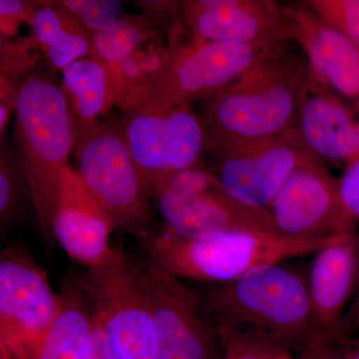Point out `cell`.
Masks as SVG:
<instances>
[{"mask_svg": "<svg viewBox=\"0 0 359 359\" xmlns=\"http://www.w3.org/2000/svg\"><path fill=\"white\" fill-rule=\"evenodd\" d=\"M359 335V290L351 299L340 327V344Z\"/></svg>", "mask_w": 359, "mask_h": 359, "instance_id": "cell-29", "label": "cell"}, {"mask_svg": "<svg viewBox=\"0 0 359 359\" xmlns=\"http://www.w3.org/2000/svg\"><path fill=\"white\" fill-rule=\"evenodd\" d=\"M94 359H116L111 353L109 346L106 342L105 337L101 332L95 320V355Z\"/></svg>", "mask_w": 359, "mask_h": 359, "instance_id": "cell-31", "label": "cell"}, {"mask_svg": "<svg viewBox=\"0 0 359 359\" xmlns=\"http://www.w3.org/2000/svg\"><path fill=\"white\" fill-rule=\"evenodd\" d=\"M149 34L146 20L139 18H121L115 25L93 35V56L107 66L113 92L119 84L123 69L137 47Z\"/></svg>", "mask_w": 359, "mask_h": 359, "instance_id": "cell-22", "label": "cell"}, {"mask_svg": "<svg viewBox=\"0 0 359 359\" xmlns=\"http://www.w3.org/2000/svg\"><path fill=\"white\" fill-rule=\"evenodd\" d=\"M224 359H299L294 354L257 340L223 334Z\"/></svg>", "mask_w": 359, "mask_h": 359, "instance_id": "cell-27", "label": "cell"}, {"mask_svg": "<svg viewBox=\"0 0 359 359\" xmlns=\"http://www.w3.org/2000/svg\"><path fill=\"white\" fill-rule=\"evenodd\" d=\"M330 359H359V335L342 342Z\"/></svg>", "mask_w": 359, "mask_h": 359, "instance_id": "cell-30", "label": "cell"}, {"mask_svg": "<svg viewBox=\"0 0 359 359\" xmlns=\"http://www.w3.org/2000/svg\"><path fill=\"white\" fill-rule=\"evenodd\" d=\"M128 263L152 309L159 359H224L223 334L202 297L146 255H128Z\"/></svg>", "mask_w": 359, "mask_h": 359, "instance_id": "cell-6", "label": "cell"}, {"mask_svg": "<svg viewBox=\"0 0 359 359\" xmlns=\"http://www.w3.org/2000/svg\"><path fill=\"white\" fill-rule=\"evenodd\" d=\"M358 252H359V237H358Z\"/></svg>", "mask_w": 359, "mask_h": 359, "instance_id": "cell-33", "label": "cell"}, {"mask_svg": "<svg viewBox=\"0 0 359 359\" xmlns=\"http://www.w3.org/2000/svg\"><path fill=\"white\" fill-rule=\"evenodd\" d=\"M32 202L29 185L21 161H15L1 149L0 157V228L2 233L20 219L26 201Z\"/></svg>", "mask_w": 359, "mask_h": 359, "instance_id": "cell-23", "label": "cell"}, {"mask_svg": "<svg viewBox=\"0 0 359 359\" xmlns=\"http://www.w3.org/2000/svg\"><path fill=\"white\" fill-rule=\"evenodd\" d=\"M128 113L125 134L153 198L175 174L199 164L208 133L187 104L151 101Z\"/></svg>", "mask_w": 359, "mask_h": 359, "instance_id": "cell-8", "label": "cell"}, {"mask_svg": "<svg viewBox=\"0 0 359 359\" xmlns=\"http://www.w3.org/2000/svg\"><path fill=\"white\" fill-rule=\"evenodd\" d=\"M30 26L36 44L59 70L93 55V35L57 1L37 2Z\"/></svg>", "mask_w": 359, "mask_h": 359, "instance_id": "cell-20", "label": "cell"}, {"mask_svg": "<svg viewBox=\"0 0 359 359\" xmlns=\"http://www.w3.org/2000/svg\"><path fill=\"white\" fill-rule=\"evenodd\" d=\"M66 97L76 116L77 140L94 125L97 118L114 102L109 70L95 56L78 59L62 70Z\"/></svg>", "mask_w": 359, "mask_h": 359, "instance_id": "cell-21", "label": "cell"}, {"mask_svg": "<svg viewBox=\"0 0 359 359\" xmlns=\"http://www.w3.org/2000/svg\"><path fill=\"white\" fill-rule=\"evenodd\" d=\"M278 52V48L256 45L195 40L172 53L143 87L133 108L151 101L188 105L197 99L212 98Z\"/></svg>", "mask_w": 359, "mask_h": 359, "instance_id": "cell-9", "label": "cell"}, {"mask_svg": "<svg viewBox=\"0 0 359 359\" xmlns=\"http://www.w3.org/2000/svg\"><path fill=\"white\" fill-rule=\"evenodd\" d=\"M114 229L112 219L90 194L78 172L65 168L53 235L68 256L87 268L102 263L112 250L109 240Z\"/></svg>", "mask_w": 359, "mask_h": 359, "instance_id": "cell-16", "label": "cell"}, {"mask_svg": "<svg viewBox=\"0 0 359 359\" xmlns=\"http://www.w3.org/2000/svg\"><path fill=\"white\" fill-rule=\"evenodd\" d=\"M294 129L318 159L349 163L358 157V124L353 113L314 83L302 104Z\"/></svg>", "mask_w": 359, "mask_h": 359, "instance_id": "cell-18", "label": "cell"}, {"mask_svg": "<svg viewBox=\"0 0 359 359\" xmlns=\"http://www.w3.org/2000/svg\"><path fill=\"white\" fill-rule=\"evenodd\" d=\"M311 316L299 359H330L359 280L356 233L314 254L309 275Z\"/></svg>", "mask_w": 359, "mask_h": 359, "instance_id": "cell-11", "label": "cell"}, {"mask_svg": "<svg viewBox=\"0 0 359 359\" xmlns=\"http://www.w3.org/2000/svg\"><path fill=\"white\" fill-rule=\"evenodd\" d=\"M35 6L21 0H0V27L1 37H11L18 32V26L26 22L32 25Z\"/></svg>", "mask_w": 359, "mask_h": 359, "instance_id": "cell-28", "label": "cell"}, {"mask_svg": "<svg viewBox=\"0 0 359 359\" xmlns=\"http://www.w3.org/2000/svg\"><path fill=\"white\" fill-rule=\"evenodd\" d=\"M304 4L359 46V0H309Z\"/></svg>", "mask_w": 359, "mask_h": 359, "instance_id": "cell-25", "label": "cell"}, {"mask_svg": "<svg viewBox=\"0 0 359 359\" xmlns=\"http://www.w3.org/2000/svg\"><path fill=\"white\" fill-rule=\"evenodd\" d=\"M152 199L166 223L165 226L180 238H199L235 231L278 233L269 210L236 202L219 184L196 195L162 189Z\"/></svg>", "mask_w": 359, "mask_h": 359, "instance_id": "cell-15", "label": "cell"}, {"mask_svg": "<svg viewBox=\"0 0 359 359\" xmlns=\"http://www.w3.org/2000/svg\"><path fill=\"white\" fill-rule=\"evenodd\" d=\"M60 309L32 359H94L95 318L79 276L63 285Z\"/></svg>", "mask_w": 359, "mask_h": 359, "instance_id": "cell-19", "label": "cell"}, {"mask_svg": "<svg viewBox=\"0 0 359 359\" xmlns=\"http://www.w3.org/2000/svg\"><path fill=\"white\" fill-rule=\"evenodd\" d=\"M198 294L222 334L264 342L299 358L311 316L309 275L301 269L285 262L262 264Z\"/></svg>", "mask_w": 359, "mask_h": 359, "instance_id": "cell-1", "label": "cell"}, {"mask_svg": "<svg viewBox=\"0 0 359 359\" xmlns=\"http://www.w3.org/2000/svg\"><path fill=\"white\" fill-rule=\"evenodd\" d=\"M290 39L308 55L321 83L354 100L359 98V46L328 25L306 4L283 9Z\"/></svg>", "mask_w": 359, "mask_h": 359, "instance_id": "cell-17", "label": "cell"}, {"mask_svg": "<svg viewBox=\"0 0 359 359\" xmlns=\"http://www.w3.org/2000/svg\"><path fill=\"white\" fill-rule=\"evenodd\" d=\"M268 210L276 230L287 237L318 238L351 233L344 230L337 181L313 155L292 172Z\"/></svg>", "mask_w": 359, "mask_h": 359, "instance_id": "cell-13", "label": "cell"}, {"mask_svg": "<svg viewBox=\"0 0 359 359\" xmlns=\"http://www.w3.org/2000/svg\"><path fill=\"white\" fill-rule=\"evenodd\" d=\"M60 309L47 275L20 245L0 259L1 346L18 359H32Z\"/></svg>", "mask_w": 359, "mask_h": 359, "instance_id": "cell-10", "label": "cell"}, {"mask_svg": "<svg viewBox=\"0 0 359 359\" xmlns=\"http://www.w3.org/2000/svg\"><path fill=\"white\" fill-rule=\"evenodd\" d=\"M313 83L278 52L259 61L205 104L212 147L238 150L280 138L295 126Z\"/></svg>", "mask_w": 359, "mask_h": 359, "instance_id": "cell-2", "label": "cell"}, {"mask_svg": "<svg viewBox=\"0 0 359 359\" xmlns=\"http://www.w3.org/2000/svg\"><path fill=\"white\" fill-rule=\"evenodd\" d=\"M342 222L346 233H354L359 223V157L347 163L337 181Z\"/></svg>", "mask_w": 359, "mask_h": 359, "instance_id": "cell-26", "label": "cell"}, {"mask_svg": "<svg viewBox=\"0 0 359 359\" xmlns=\"http://www.w3.org/2000/svg\"><path fill=\"white\" fill-rule=\"evenodd\" d=\"M182 14L196 40L278 48L290 39L289 21L271 0H193Z\"/></svg>", "mask_w": 359, "mask_h": 359, "instance_id": "cell-14", "label": "cell"}, {"mask_svg": "<svg viewBox=\"0 0 359 359\" xmlns=\"http://www.w3.org/2000/svg\"><path fill=\"white\" fill-rule=\"evenodd\" d=\"M354 110H355L356 114L358 116V119L356 120V124H358V141H359V98L355 99V102H354ZM359 157V149H358V155ZM356 157V158H358Z\"/></svg>", "mask_w": 359, "mask_h": 359, "instance_id": "cell-32", "label": "cell"}, {"mask_svg": "<svg viewBox=\"0 0 359 359\" xmlns=\"http://www.w3.org/2000/svg\"><path fill=\"white\" fill-rule=\"evenodd\" d=\"M20 161L45 240L54 238L53 224L61 178L75 140V122L65 91L51 78L32 74L18 84L15 105Z\"/></svg>", "mask_w": 359, "mask_h": 359, "instance_id": "cell-4", "label": "cell"}, {"mask_svg": "<svg viewBox=\"0 0 359 359\" xmlns=\"http://www.w3.org/2000/svg\"><path fill=\"white\" fill-rule=\"evenodd\" d=\"M79 280L116 359H159L152 309L121 245Z\"/></svg>", "mask_w": 359, "mask_h": 359, "instance_id": "cell-7", "label": "cell"}, {"mask_svg": "<svg viewBox=\"0 0 359 359\" xmlns=\"http://www.w3.org/2000/svg\"><path fill=\"white\" fill-rule=\"evenodd\" d=\"M294 238L276 231L219 233L183 238L167 226L139 238L146 256L159 268L179 278L208 283L235 280L262 264L282 263L318 250L353 235Z\"/></svg>", "mask_w": 359, "mask_h": 359, "instance_id": "cell-3", "label": "cell"}, {"mask_svg": "<svg viewBox=\"0 0 359 359\" xmlns=\"http://www.w3.org/2000/svg\"><path fill=\"white\" fill-rule=\"evenodd\" d=\"M78 174L115 229L140 238L154 230L151 196L130 151L124 128L97 122L78 140Z\"/></svg>", "mask_w": 359, "mask_h": 359, "instance_id": "cell-5", "label": "cell"}, {"mask_svg": "<svg viewBox=\"0 0 359 359\" xmlns=\"http://www.w3.org/2000/svg\"><path fill=\"white\" fill-rule=\"evenodd\" d=\"M92 35L121 20L123 4L116 0H61L57 1Z\"/></svg>", "mask_w": 359, "mask_h": 359, "instance_id": "cell-24", "label": "cell"}, {"mask_svg": "<svg viewBox=\"0 0 359 359\" xmlns=\"http://www.w3.org/2000/svg\"><path fill=\"white\" fill-rule=\"evenodd\" d=\"M217 154L212 173L224 192L240 204L266 210L292 172L313 155L294 127L275 140Z\"/></svg>", "mask_w": 359, "mask_h": 359, "instance_id": "cell-12", "label": "cell"}]
</instances>
